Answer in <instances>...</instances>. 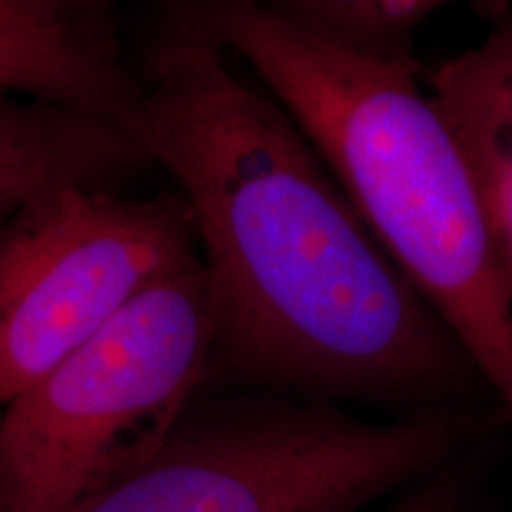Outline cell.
I'll list each match as a JSON object with an SVG mask.
<instances>
[{"label": "cell", "mask_w": 512, "mask_h": 512, "mask_svg": "<svg viewBox=\"0 0 512 512\" xmlns=\"http://www.w3.org/2000/svg\"><path fill=\"white\" fill-rule=\"evenodd\" d=\"M131 136L181 188L207 273V389L420 415L498 406L302 128L214 43L162 31Z\"/></svg>", "instance_id": "1"}, {"label": "cell", "mask_w": 512, "mask_h": 512, "mask_svg": "<svg viewBox=\"0 0 512 512\" xmlns=\"http://www.w3.org/2000/svg\"><path fill=\"white\" fill-rule=\"evenodd\" d=\"M162 31L214 43L254 69L512 418V297L420 64L344 53L254 0L169 3Z\"/></svg>", "instance_id": "2"}, {"label": "cell", "mask_w": 512, "mask_h": 512, "mask_svg": "<svg viewBox=\"0 0 512 512\" xmlns=\"http://www.w3.org/2000/svg\"><path fill=\"white\" fill-rule=\"evenodd\" d=\"M510 422L501 406L368 420L328 401L238 392L192 403L155 456L79 512H363Z\"/></svg>", "instance_id": "3"}, {"label": "cell", "mask_w": 512, "mask_h": 512, "mask_svg": "<svg viewBox=\"0 0 512 512\" xmlns=\"http://www.w3.org/2000/svg\"><path fill=\"white\" fill-rule=\"evenodd\" d=\"M211 344L197 261L0 411V512H79L138 470L207 392Z\"/></svg>", "instance_id": "4"}, {"label": "cell", "mask_w": 512, "mask_h": 512, "mask_svg": "<svg viewBox=\"0 0 512 512\" xmlns=\"http://www.w3.org/2000/svg\"><path fill=\"white\" fill-rule=\"evenodd\" d=\"M197 261L181 192L60 188L0 223V411L145 290Z\"/></svg>", "instance_id": "5"}, {"label": "cell", "mask_w": 512, "mask_h": 512, "mask_svg": "<svg viewBox=\"0 0 512 512\" xmlns=\"http://www.w3.org/2000/svg\"><path fill=\"white\" fill-rule=\"evenodd\" d=\"M0 95L46 100L128 128L140 79L95 0H0Z\"/></svg>", "instance_id": "6"}, {"label": "cell", "mask_w": 512, "mask_h": 512, "mask_svg": "<svg viewBox=\"0 0 512 512\" xmlns=\"http://www.w3.org/2000/svg\"><path fill=\"white\" fill-rule=\"evenodd\" d=\"M147 164L145 147L117 121L0 95V223L60 188L117 190Z\"/></svg>", "instance_id": "7"}, {"label": "cell", "mask_w": 512, "mask_h": 512, "mask_svg": "<svg viewBox=\"0 0 512 512\" xmlns=\"http://www.w3.org/2000/svg\"><path fill=\"white\" fill-rule=\"evenodd\" d=\"M425 86L463 150L512 297V10Z\"/></svg>", "instance_id": "8"}, {"label": "cell", "mask_w": 512, "mask_h": 512, "mask_svg": "<svg viewBox=\"0 0 512 512\" xmlns=\"http://www.w3.org/2000/svg\"><path fill=\"white\" fill-rule=\"evenodd\" d=\"M273 5L330 46L389 64L418 62L415 38L448 8L434 0H280Z\"/></svg>", "instance_id": "9"}, {"label": "cell", "mask_w": 512, "mask_h": 512, "mask_svg": "<svg viewBox=\"0 0 512 512\" xmlns=\"http://www.w3.org/2000/svg\"><path fill=\"white\" fill-rule=\"evenodd\" d=\"M463 465L465 456L441 467L439 472L403 491L382 512H465L470 496V470Z\"/></svg>", "instance_id": "10"}]
</instances>
